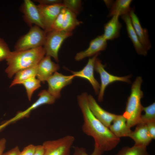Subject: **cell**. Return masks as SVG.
Segmentation results:
<instances>
[{
    "mask_svg": "<svg viewBox=\"0 0 155 155\" xmlns=\"http://www.w3.org/2000/svg\"><path fill=\"white\" fill-rule=\"evenodd\" d=\"M11 51L4 40L0 38V62L6 60L10 55Z\"/></svg>",
    "mask_w": 155,
    "mask_h": 155,
    "instance_id": "obj_28",
    "label": "cell"
},
{
    "mask_svg": "<svg viewBox=\"0 0 155 155\" xmlns=\"http://www.w3.org/2000/svg\"><path fill=\"white\" fill-rule=\"evenodd\" d=\"M20 151L18 147L17 146L6 152L3 153L2 155H19Z\"/></svg>",
    "mask_w": 155,
    "mask_h": 155,
    "instance_id": "obj_33",
    "label": "cell"
},
{
    "mask_svg": "<svg viewBox=\"0 0 155 155\" xmlns=\"http://www.w3.org/2000/svg\"><path fill=\"white\" fill-rule=\"evenodd\" d=\"M129 137L135 142L134 145L147 147L152 139L148 131L146 123H140L136 125Z\"/></svg>",
    "mask_w": 155,
    "mask_h": 155,
    "instance_id": "obj_17",
    "label": "cell"
},
{
    "mask_svg": "<svg viewBox=\"0 0 155 155\" xmlns=\"http://www.w3.org/2000/svg\"><path fill=\"white\" fill-rule=\"evenodd\" d=\"M118 15L114 16L104 26V32L102 34L107 41L112 40L118 38L120 36L122 24L120 22Z\"/></svg>",
    "mask_w": 155,
    "mask_h": 155,
    "instance_id": "obj_19",
    "label": "cell"
},
{
    "mask_svg": "<svg viewBox=\"0 0 155 155\" xmlns=\"http://www.w3.org/2000/svg\"><path fill=\"white\" fill-rule=\"evenodd\" d=\"M88 94L84 92L77 96L78 105L82 114L83 131L94 139V146L103 152L115 148L120 142V138L114 135L109 128L99 121L90 110L88 103Z\"/></svg>",
    "mask_w": 155,
    "mask_h": 155,
    "instance_id": "obj_1",
    "label": "cell"
},
{
    "mask_svg": "<svg viewBox=\"0 0 155 155\" xmlns=\"http://www.w3.org/2000/svg\"><path fill=\"white\" fill-rule=\"evenodd\" d=\"M112 133L117 137H129L132 131L127 125L126 120L123 115H117L109 128Z\"/></svg>",
    "mask_w": 155,
    "mask_h": 155,
    "instance_id": "obj_20",
    "label": "cell"
},
{
    "mask_svg": "<svg viewBox=\"0 0 155 155\" xmlns=\"http://www.w3.org/2000/svg\"><path fill=\"white\" fill-rule=\"evenodd\" d=\"M37 65L22 69L17 72L15 74V75L11 84L10 87H11L17 84H22L24 82L30 78L36 77Z\"/></svg>",
    "mask_w": 155,
    "mask_h": 155,
    "instance_id": "obj_23",
    "label": "cell"
},
{
    "mask_svg": "<svg viewBox=\"0 0 155 155\" xmlns=\"http://www.w3.org/2000/svg\"><path fill=\"white\" fill-rule=\"evenodd\" d=\"M143 111H144L145 114L142 115L140 123H146L149 122L155 121L154 102L147 106L143 107Z\"/></svg>",
    "mask_w": 155,
    "mask_h": 155,
    "instance_id": "obj_26",
    "label": "cell"
},
{
    "mask_svg": "<svg viewBox=\"0 0 155 155\" xmlns=\"http://www.w3.org/2000/svg\"><path fill=\"white\" fill-rule=\"evenodd\" d=\"M34 1L38 2L39 4L49 5L62 3L60 0H35Z\"/></svg>",
    "mask_w": 155,
    "mask_h": 155,
    "instance_id": "obj_32",
    "label": "cell"
},
{
    "mask_svg": "<svg viewBox=\"0 0 155 155\" xmlns=\"http://www.w3.org/2000/svg\"><path fill=\"white\" fill-rule=\"evenodd\" d=\"M45 55L43 46L24 51H11L6 60L8 66L5 72L8 77L11 78L18 71L37 65Z\"/></svg>",
    "mask_w": 155,
    "mask_h": 155,
    "instance_id": "obj_2",
    "label": "cell"
},
{
    "mask_svg": "<svg viewBox=\"0 0 155 155\" xmlns=\"http://www.w3.org/2000/svg\"><path fill=\"white\" fill-rule=\"evenodd\" d=\"M103 153V152L98 148L94 146V150L92 153L88 154L84 148L76 147L74 148L73 155H102Z\"/></svg>",
    "mask_w": 155,
    "mask_h": 155,
    "instance_id": "obj_29",
    "label": "cell"
},
{
    "mask_svg": "<svg viewBox=\"0 0 155 155\" xmlns=\"http://www.w3.org/2000/svg\"><path fill=\"white\" fill-rule=\"evenodd\" d=\"M72 35V32L52 30L46 32L43 46L46 55L53 57L58 62V52L64 40Z\"/></svg>",
    "mask_w": 155,
    "mask_h": 155,
    "instance_id": "obj_5",
    "label": "cell"
},
{
    "mask_svg": "<svg viewBox=\"0 0 155 155\" xmlns=\"http://www.w3.org/2000/svg\"><path fill=\"white\" fill-rule=\"evenodd\" d=\"M98 54H97L89 59L87 64L82 70L75 71H70L75 77L82 78L88 80L96 94H98L100 84L95 78L94 71L95 61Z\"/></svg>",
    "mask_w": 155,
    "mask_h": 155,
    "instance_id": "obj_12",
    "label": "cell"
},
{
    "mask_svg": "<svg viewBox=\"0 0 155 155\" xmlns=\"http://www.w3.org/2000/svg\"><path fill=\"white\" fill-rule=\"evenodd\" d=\"M115 155H150L147 147L134 145L131 147L123 148Z\"/></svg>",
    "mask_w": 155,
    "mask_h": 155,
    "instance_id": "obj_24",
    "label": "cell"
},
{
    "mask_svg": "<svg viewBox=\"0 0 155 155\" xmlns=\"http://www.w3.org/2000/svg\"><path fill=\"white\" fill-rule=\"evenodd\" d=\"M74 137L67 135L59 139L44 142L42 144L44 151L43 155H69Z\"/></svg>",
    "mask_w": 155,
    "mask_h": 155,
    "instance_id": "obj_6",
    "label": "cell"
},
{
    "mask_svg": "<svg viewBox=\"0 0 155 155\" xmlns=\"http://www.w3.org/2000/svg\"><path fill=\"white\" fill-rule=\"evenodd\" d=\"M148 133L152 139H155V121L146 123Z\"/></svg>",
    "mask_w": 155,
    "mask_h": 155,
    "instance_id": "obj_31",
    "label": "cell"
},
{
    "mask_svg": "<svg viewBox=\"0 0 155 155\" xmlns=\"http://www.w3.org/2000/svg\"><path fill=\"white\" fill-rule=\"evenodd\" d=\"M46 34L45 31L39 27L32 26L26 34L18 40L15 45V51H24L43 46Z\"/></svg>",
    "mask_w": 155,
    "mask_h": 155,
    "instance_id": "obj_4",
    "label": "cell"
},
{
    "mask_svg": "<svg viewBox=\"0 0 155 155\" xmlns=\"http://www.w3.org/2000/svg\"><path fill=\"white\" fill-rule=\"evenodd\" d=\"M59 69L58 64L53 62L51 57L46 55L37 65L36 77L41 82H44Z\"/></svg>",
    "mask_w": 155,
    "mask_h": 155,
    "instance_id": "obj_15",
    "label": "cell"
},
{
    "mask_svg": "<svg viewBox=\"0 0 155 155\" xmlns=\"http://www.w3.org/2000/svg\"><path fill=\"white\" fill-rule=\"evenodd\" d=\"M38 99L30 107L23 111L18 112L13 117L0 125V131L9 125L29 116L31 112L40 106L44 104L54 103L56 99L46 90L40 91L38 94Z\"/></svg>",
    "mask_w": 155,
    "mask_h": 155,
    "instance_id": "obj_8",
    "label": "cell"
},
{
    "mask_svg": "<svg viewBox=\"0 0 155 155\" xmlns=\"http://www.w3.org/2000/svg\"><path fill=\"white\" fill-rule=\"evenodd\" d=\"M6 140L4 138L0 140V155H2L6 147Z\"/></svg>",
    "mask_w": 155,
    "mask_h": 155,
    "instance_id": "obj_35",
    "label": "cell"
},
{
    "mask_svg": "<svg viewBox=\"0 0 155 155\" xmlns=\"http://www.w3.org/2000/svg\"><path fill=\"white\" fill-rule=\"evenodd\" d=\"M125 23L128 36L131 40L136 52L140 55L146 56L148 51L140 42L132 24L129 14L121 16Z\"/></svg>",
    "mask_w": 155,
    "mask_h": 155,
    "instance_id": "obj_18",
    "label": "cell"
},
{
    "mask_svg": "<svg viewBox=\"0 0 155 155\" xmlns=\"http://www.w3.org/2000/svg\"><path fill=\"white\" fill-rule=\"evenodd\" d=\"M41 82L36 77L30 78L24 82L22 84L25 87L27 96L29 101L31 100L34 92L41 86Z\"/></svg>",
    "mask_w": 155,
    "mask_h": 155,
    "instance_id": "obj_25",
    "label": "cell"
},
{
    "mask_svg": "<svg viewBox=\"0 0 155 155\" xmlns=\"http://www.w3.org/2000/svg\"><path fill=\"white\" fill-rule=\"evenodd\" d=\"M77 16L65 8L62 22L61 31L71 32L75 28L82 23L77 18Z\"/></svg>",
    "mask_w": 155,
    "mask_h": 155,
    "instance_id": "obj_22",
    "label": "cell"
},
{
    "mask_svg": "<svg viewBox=\"0 0 155 155\" xmlns=\"http://www.w3.org/2000/svg\"><path fill=\"white\" fill-rule=\"evenodd\" d=\"M142 81V77L139 76L133 83L131 94L123 115L126 119L127 126L130 128L141 122L143 107L141 103V99L143 96V92L141 90Z\"/></svg>",
    "mask_w": 155,
    "mask_h": 155,
    "instance_id": "obj_3",
    "label": "cell"
},
{
    "mask_svg": "<svg viewBox=\"0 0 155 155\" xmlns=\"http://www.w3.org/2000/svg\"><path fill=\"white\" fill-rule=\"evenodd\" d=\"M105 65L101 61L97 58L94 65V70L100 75L101 81L100 88L98 94V101L103 100L105 90L110 84L116 81H121L128 83H130V75L123 77H119L112 75L107 72L105 69Z\"/></svg>",
    "mask_w": 155,
    "mask_h": 155,
    "instance_id": "obj_7",
    "label": "cell"
},
{
    "mask_svg": "<svg viewBox=\"0 0 155 155\" xmlns=\"http://www.w3.org/2000/svg\"><path fill=\"white\" fill-rule=\"evenodd\" d=\"M37 6L44 26V30L48 32L51 30L54 22L65 7L62 3L49 5L38 4Z\"/></svg>",
    "mask_w": 155,
    "mask_h": 155,
    "instance_id": "obj_9",
    "label": "cell"
},
{
    "mask_svg": "<svg viewBox=\"0 0 155 155\" xmlns=\"http://www.w3.org/2000/svg\"><path fill=\"white\" fill-rule=\"evenodd\" d=\"M129 14L132 25L140 42L148 51L151 47L152 44L147 29L142 27L138 18L133 8L131 9Z\"/></svg>",
    "mask_w": 155,
    "mask_h": 155,
    "instance_id": "obj_16",
    "label": "cell"
},
{
    "mask_svg": "<svg viewBox=\"0 0 155 155\" xmlns=\"http://www.w3.org/2000/svg\"><path fill=\"white\" fill-rule=\"evenodd\" d=\"M107 41L102 34L98 36L91 40L89 46L86 49L76 54L75 57V60L79 61L86 57L93 56L99 54V52L106 49Z\"/></svg>",
    "mask_w": 155,
    "mask_h": 155,
    "instance_id": "obj_14",
    "label": "cell"
},
{
    "mask_svg": "<svg viewBox=\"0 0 155 155\" xmlns=\"http://www.w3.org/2000/svg\"><path fill=\"white\" fill-rule=\"evenodd\" d=\"M36 146L30 144L25 147L19 155H33L35 151Z\"/></svg>",
    "mask_w": 155,
    "mask_h": 155,
    "instance_id": "obj_30",
    "label": "cell"
},
{
    "mask_svg": "<svg viewBox=\"0 0 155 155\" xmlns=\"http://www.w3.org/2000/svg\"><path fill=\"white\" fill-rule=\"evenodd\" d=\"M44 148L42 145L36 146V148L33 155H43Z\"/></svg>",
    "mask_w": 155,
    "mask_h": 155,
    "instance_id": "obj_34",
    "label": "cell"
},
{
    "mask_svg": "<svg viewBox=\"0 0 155 155\" xmlns=\"http://www.w3.org/2000/svg\"><path fill=\"white\" fill-rule=\"evenodd\" d=\"M21 9L24 20L29 26L31 27L34 24L44 30V26L37 5L30 0H25Z\"/></svg>",
    "mask_w": 155,
    "mask_h": 155,
    "instance_id": "obj_11",
    "label": "cell"
},
{
    "mask_svg": "<svg viewBox=\"0 0 155 155\" xmlns=\"http://www.w3.org/2000/svg\"><path fill=\"white\" fill-rule=\"evenodd\" d=\"M132 1L131 0H116L113 1L109 8L110 11L108 17H111L117 15L121 16L129 14L131 9L130 5Z\"/></svg>",
    "mask_w": 155,
    "mask_h": 155,
    "instance_id": "obj_21",
    "label": "cell"
},
{
    "mask_svg": "<svg viewBox=\"0 0 155 155\" xmlns=\"http://www.w3.org/2000/svg\"><path fill=\"white\" fill-rule=\"evenodd\" d=\"M74 78L72 75H66L57 71L46 81L48 86L47 91L56 99L59 98L62 89L70 84Z\"/></svg>",
    "mask_w": 155,
    "mask_h": 155,
    "instance_id": "obj_10",
    "label": "cell"
},
{
    "mask_svg": "<svg viewBox=\"0 0 155 155\" xmlns=\"http://www.w3.org/2000/svg\"><path fill=\"white\" fill-rule=\"evenodd\" d=\"M88 100L89 108L94 115L109 128L117 115L109 113L102 108L91 95H88Z\"/></svg>",
    "mask_w": 155,
    "mask_h": 155,
    "instance_id": "obj_13",
    "label": "cell"
},
{
    "mask_svg": "<svg viewBox=\"0 0 155 155\" xmlns=\"http://www.w3.org/2000/svg\"><path fill=\"white\" fill-rule=\"evenodd\" d=\"M82 2L80 0H64L62 3L65 8L77 16L81 10Z\"/></svg>",
    "mask_w": 155,
    "mask_h": 155,
    "instance_id": "obj_27",
    "label": "cell"
}]
</instances>
